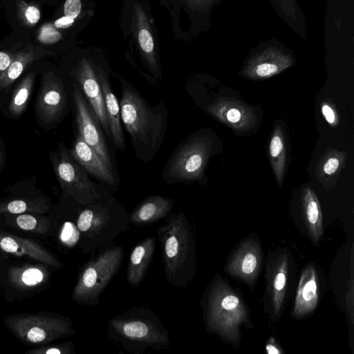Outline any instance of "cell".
Instances as JSON below:
<instances>
[{"mask_svg":"<svg viewBox=\"0 0 354 354\" xmlns=\"http://www.w3.org/2000/svg\"><path fill=\"white\" fill-rule=\"evenodd\" d=\"M121 85L122 123L130 137L136 157L149 162L165 140L168 124L167 107L163 102L152 106L131 85L124 81Z\"/></svg>","mask_w":354,"mask_h":354,"instance_id":"cell-1","label":"cell"},{"mask_svg":"<svg viewBox=\"0 0 354 354\" xmlns=\"http://www.w3.org/2000/svg\"><path fill=\"white\" fill-rule=\"evenodd\" d=\"M80 205L75 229L77 244L84 254H94L104 249L128 227L125 208L110 194Z\"/></svg>","mask_w":354,"mask_h":354,"instance_id":"cell-2","label":"cell"},{"mask_svg":"<svg viewBox=\"0 0 354 354\" xmlns=\"http://www.w3.org/2000/svg\"><path fill=\"white\" fill-rule=\"evenodd\" d=\"M165 276L168 283L185 288L195 277V241L186 215H171L157 230Z\"/></svg>","mask_w":354,"mask_h":354,"instance_id":"cell-3","label":"cell"},{"mask_svg":"<svg viewBox=\"0 0 354 354\" xmlns=\"http://www.w3.org/2000/svg\"><path fill=\"white\" fill-rule=\"evenodd\" d=\"M107 335L125 351L141 354L159 351L171 343L169 330L159 317L147 308H132L114 316L108 323Z\"/></svg>","mask_w":354,"mask_h":354,"instance_id":"cell-4","label":"cell"},{"mask_svg":"<svg viewBox=\"0 0 354 354\" xmlns=\"http://www.w3.org/2000/svg\"><path fill=\"white\" fill-rule=\"evenodd\" d=\"M201 306L209 333L232 344L240 342V327L250 322L249 313L241 296L227 281L214 277L203 294Z\"/></svg>","mask_w":354,"mask_h":354,"instance_id":"cell-5","label":"cell"},{"mask_svg":"<svg viewBox=\"0 0 354 354\" xmlns=\"http://www.w3.org/2000/svg\"><path fill=\"white\" fill-rule=\"evenodd\" d=\"M212 149L210 136L201 133L189 135L166 161L162 175L164 182L171 185L201 181Z\"/></svg>","mask_w":354,"mask_h":354,"instance_id":"cell-6","label":"cell"},{"mask_svg":"<svg viewBox=\"0 0 354 354\" xmlns=\"http://www.w3.org/2000/svg\"><path fill=\"white\" fill-rule=\"evenodd\" d=\"M124 257L122 246L105 248L82 268L72 292V299L81 305L95 306L100 296L118 272Z\"/></svg>","mask_w":354,"mask_h":354,"instance_id":"cell-7","label":"cell"},{"mask_svg":"<svg viewBox=\"0 0 354 354\" xmlns=\"http://www.w3.org/2000/svg\"><path fill=\"white\" fill-rule=\"evenodd\" d=\"M4 323L13 335L27 345L43 344L73 335L69 317L55 314H21L6 317Z\"/></svg>","mask_w":354,"mask_h":354,"instance_id":"cell-8","label":"cell"},{"mask_svg":"<svg viewBox=\"0 0 354 354\" xmlns=\"http://www.w3.org/2000/svg\"><path fill=\"white\" fill-rule=\"evenodd\" d=\"M50 157L65 197L85 205L105 194L100 192L89 178L88 173L73 158L64 143H59L57 151L51 152Z\"/></svg>","mask_w":354,"mask_h":354,"instance_id":"cell-9","label":"cell"},{"mask_svg":"<svg viewBox=\"0 0 354 354\" xmlns=\"http://www.w3.org/2000/svg\"><path fill=\"white\" fill-rule=\"evenodd\" d=\"M73 97L77 132L95 151L101 160L113 171L111 151L106 142L103 129L80 86L75 84L73 85Z\"/></svg>","mask_w":354,"mask_h":354,"instance_id":"cell-10","label":"cell"},{"mask_svg":"<svg viewBox=\"0 0 354 354\" xmlns=\"http://www.w3.org/2000/svg\"><path fill=\"white\" fill-rule=\"evenodd\" d=\"M67 103L63 82L53 72L44 74L35 102L37 118L47 127L55 126L64 115Z\"/></svg>","mask_w":354,"mask_h":354,"instance_id":"cell-11","label":"cell"},{"mask_svg":"<svg viewBox=\"0 0 354 354\" xmlns=\"http://www.w3.org/2000/svg\"><path fill=\"white\" fill-rule=\"evenodd\" d=\"M262 263V250L257 238L242 241L230 257L225 270L250 287H253Z\"/></svg>","mask_w":354,"mask_h":354,"instance_id":"cell-12","label":"cell"},{"mask_svg":"<svg viewBox=\"0 0 354 354\" xmlns=\"http://www.w3.org/2000/svg\"><path fill=\"white\" fill-rule=\"evenodd\" d=\"M227 127L239 131L252 129L258 118L255 110L230 97H220L204 109Z\"/></svg>","mask_w":354,"mask_h":354,"instance_id":"cell-13","label":"cell"},{"mask_svg":"<svg viewBox=\"0 0 354 354\" xmlns=\"http://www.w3.org/2000/svg\"><path fill=\"white\" fill-rule=\"evenodd\" d=\"M73 158L88 173L115 190L118 186L113 171L99 157L95 151L83 139L79 132L72 148L68 151Z\"/></svg>","mask_w":354,"mask_h":354,"instance_id":"cell-14","label":"cell"},{"mask_svg":"<svg viewBox=\"0 0 354 354\" xmlns=\"http://www.w3.org/2000/svg\"><path fill=\"white\" fill-rule=\"evenodd\" d=\"M0 250L12 255L27 257L55 270L63 267L53 253L32 239L0 232Z\"/></svg>","mask_w":354,"mask_h":354,"instance_id":"cell-15","label":"cell"},{"mask_svg":"<svg viewBox=\"0 0 354 354\" xmlns=\"http://www.w3.org/2000/svg\"><path fill=\"white\" fill-rule=\"evenodd\" d=\"M288 269V255L284 253L278 254L268 266L267 292L274 319H277L283 305L287 291Z\"/></svg>","mask_w":354,"mask_h":354,"instance_id":"cell-16","label":"cell"},{"mask_svg":"<svg viewBox=\"0 0 354 354\" xmlns=\"http://www.w3.org/2000/svg\"><path fill=\"white\" fill-rule=\"evenodd\" d=\"M319 301V281L317 270L309 265L303 270L297 286L292 315L303 318L311 313Z\"/></svg>","mask_w":354,"mask_h":354,"instance_id":"cell-17","label":"cell"},{"mask_svg":"<svg viewBox=\"0 0 354 354\" xmlns=\"http://www.w3.org/2000/svg\"><path fill=\"white\" fill-rule=\"evenodd\" d=\"M75 77L103 131L111 139L102 90L97 77L87 66H84Z\"/></svg>","mask_w":354,"mask_h":354,"instance_id":"cell-18","label":"cell"},{"mask_svg":"<svg viewBox=\"0 0 354 354\" xmlns=\"http://www.w3.org/2000/svg\"><path fill=\"white\" fill-rule=\"evenodd\" d=\"M174 206V201L163 196H150L142 201L129 216L130 223L147 225L167 216Z\"/></svg>","mask_w":354,"mask_h":354,"instance_id":"cell-19","label":"cell"},{"mask_svg":"<svg viewBox=\"0 0 354 354\" xmlns=\"http://www.w3.org/2000/svg\"><path fill=\"white\" fill-rule=\"evenodd\" d=\"M156 248L154 237H147L138 243L132 250L127 266V280L133 288L142 281L151 261Z\"/></svg>","mask_w":354,"mask_h":354,"instance_id":"cell-20","label":"cell"},{"mask_svg":"<svg viewBox=\"0 0 354 354\" xmlns=\"http://www.w3.org/2000/svg\"><path fill=\"white\" fill-rule=\"evenodd\" d=\"M44 265L13 266L8 272V279L19 292L32 291L40 288L49 279L48 269Z\"/></svg>","mask_w":354,"mask_h":354,"instance_id":"cell-21","label":"cell"},{"mask_svg":"<svg viewBox=\"0 0 354 354\" xmlns=\"http://www.w3.org/2000/svg\"><path fill=\"white\" fill-rule=\"evenodd\" d=\"M51 54L44 48L32 44H28L16 51L9 67L0 73V91L10 87L32 62Z\"/></svg>","mask_w":354,"mask_h":354,"instance_id":"cell-22","label":"cell"},{"mask_svg":"<svg viewBox=\"0 0 354 354\" xmlns=\"http://www.w3.org/2000/svg\"><path fill=\"white\" fill-rule=\"evenodd\" d=\"M98 81L102 90L111 139L118 149L124 151L126 145L122 126L120 104L109 81L102 77H100Z\"/></svg>","mask_w":354,"mask_h":354,"instance_id":"cell-23","label":"cell"},{"mask_svg":"<svg viewBox=\"0 0 354 354\" xmlns=\"http://www.w3.org/2000/svg\"><path fill=\"white\" fill-rule=\"evenodd\" d=\"M302 217L311 239L316 243L323 233V218L318 198L313 190L306 187L301 196Z\"/></svg>","mask_w":354,"mask_h":354,"instance_id":"cell-24","label":"cell"},{"mask_svg":"<svg viewBox=\"0 0 354 354\" xmlns=\"http://www.w3.org/2000/svg\"><path fill=\"white\" fill-rule=\"evenodd\" d=\"M346 159L344 151L328 149L320 158L316 167L318 179L324 187L329 188L335 185L336 180L344 168Z\"/></svg>","mask_w":354,"mask_h":354,"instance_id":"cell-25","label":"cell"},{"mask_svg":"<svg viewBox=\"0 0 354 354\" xmlns=\"http://www.w3.org/2000/svg\"><path fill=\"white\" fill-rule=\"evenodd\" d=\"M269 156L277 182L281 187L286 166V147L284 132L280 124L274 128L269 142Z\"/></svg>","mask_w":354,"mask_h":354,"instance_id":"cell-26","label":"cell"},{"mask_svg":"<svg viewBox=\"0 0 354 354\" xmlns=\"http://www.w3.org/2000/svg\"><path fill=\"white\" fill-rule=\"evenodd\" d=\"M49 205L44 198H16L0 201V214H18L26 212L42 214Z\"/></svg>","mask_w":354,"mask_h":354,"instance_id":"cell-27","label":"cell"},{"mask_svg":"<svg viewBox=\"0 0 354 354\" xmlns=\"http://www.w3.org/2000/svg\"><path fill=\"white\" fill-rule=\"evenodd\" d=\"M35 74L32 72L26 75L15 88L8 104L10 113L17 117L26 109L34 86Z\"/></svg>","mask_w":354,"mask_h":354,"instance_id":"cell-28","label":"cell"},{"mask_svg":"<svg viewBox=\"0 0 354 354\" xmlns=\"http://www.w3.org/2000/svg\"><path fill=\"white\" fill-rule=\"evenodd\" d=\"M14 223L20 229L37 233H44L49 229V220L29 214H11Z\"/></svg>","mask_w":354,"mask_h":354,"instance_id":"cell-29","label":"cell"},{"mask_svg":"<svg viewBox=\"0 0 354 354\" xmlns=\"http://www.w3.org/2000/svg\"><path fill=\"white\" fill-rule=\"evenodd\" d=\"M287 66L285 64L272 62H262L253 65L248 74L254 79H265L278 73Z\"/></svg>","mask_w":354,"mask_h":354,"instance_id":"cell-30","label":"cell"},{"mask_svg":"<svg viewBox=\"0 0 354 354\" xmlns=\"http://www.w3.org/2000/svg\"><path fill=\"white\" fill-rule=\"evenodd\" d=\"M17 12L21 21L28 26H35L41 17L39 9L36 6L27 3L24 0L18 1Z\"/></svg>","mask_w":354,"mask_h":354,"instance_id":"cell-31","label":"cell"},{"mask_svg":"<svg viewBox=\"0 0 354 354\" xmlns=\"http://www.w3.org/2000/svg\"><path fill=\"white\" fill-rule=\"evenodd\" d=\"M74 353V346L72 342L60 344L47 345L28 351V354H71Z\"/></svg>","mask_w":354,"mask_h":354,"instance_id":"cell-32","label":"cell"},{"mask_svg":"<svg viewBox=\"0 0 354 354\" xmlns=\"http://www.w3.org/2000/svg\"><path fill=\"white\" fill-rule=\"evenodd\" d=\"M62 37L55 28L50 24L43 25L39 32L38 39L44 44L54 43Z\"/></svg>","mask_w":354,"mask_h":354,"instance_id":"cell-33","label":"cell"},{"mask_svg":"<svg viewBox=\"0 0 354 354\" xmlns=\"http://www.w3.org/2000/svg\"><path fill=\"white\" fill-rule=\"evenodd\" d=\"M321 111L325 120L332 127H336L339 123V117L334 107L328 102H323L321 105Z\"/></svg>","mask_w":354,"mask_h":354,"instance_id":"cell-34","label":"cell"},{"mask_svg":"<svg viewBox=\"0 0 354 354\" xmlns=\"http://www.w3.org/2000/svg\"><path fill=\"white\" fill-rule=\"evenodd\" d=\"M81 8L80 0H66L64 7V15L75 19L80 13Z\"/></svg>","mask_w":354,"mask_h":354,"instance_id":"cell-35","label":"cell"},{"mask_svg":"<svg viewBox=\"0 0 354 354\" xmlns=\"http://www.w3.org/2000/svg\"><path fill=\"white\" fill-rule=\"evenodd\" d=\"M138 40L142 49L146 53H150L153 48V41L149 32L145 29L140 31Z\"/></svg>","mask_w":354,"mask_h":354,"instance_id":"cell-36","label":"cell"},{"mask_svg":"<svg viewBox=\"0 0 354 354\" xmlns=\"http://www.w3.org/2000/svg\"><path fill=\"white\" fill-rule=\"evenodd\" d=\"M13 53H8L5 51H0V71H4L10 65L14 54Z\"/></svg>","mask_w":354,"mask_h":354,"instance_id":"cell-37","label":"cell"},{"mask_svg":"<svg viewBox=\"0 0 354 354\" xmlns=\"http://www.w3.org/2000/svg\"><path fill=\"white\" fill-rule=\"evenodd\" d=\"M74 20L68 17H62L55 21L54 26L57 28H66L73 25Z\"/></svg>","mask_w":354,"mask_h":354,"instance_id":"cell-38","label":"cell"},{"mask_svg":"<svg viewBox=\"0 0 354 354\" xmlns=\"http://www.w3.org/2000/svg\"><path fill=\"white\" fill-rule=\"evenodd\" d=\"M266 352L269 354H280L282 351L276 343L274 338H270L266 346Z\"/></svg>","mask_w":354,"mask_h":354,"instance_id":"cell-39","label":"cell"},{"mask_svg":"<svg viewBox=\"0 0 354 354\" xmlns=\"http://www.w3.org/2000/svg\"><path fill=\"white\" fill-rule=\"evenodd\" d=\"M4 160H5V158H4L3 149V147L0 142V173L2 171L3 166H4Z\"/></svg>","mask_w":354,"mask_h":354,"instance_id":"cell-40","label":"cell"},{"mask_svg":"<svg viewBox=\"0 0 354 354\" xmlns=\"http://www.w3.org/2000/svg\"><path fill=\"white\" fill-rule=\"evenodd\" d=\"M0 73H1V71H0Z\"/></svg>","mask_w":354,"mask_h":354,"instance_id":"cell-41","label":"cell"}]
</instances>
